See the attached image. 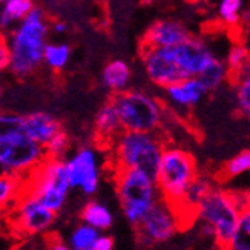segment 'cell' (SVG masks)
I'll list each match as a JSON object with an SVG mask.
<instances>
[{"label":"cell","instance_id":"1","mask_svg":"<svg viewBox=\"0 0 250 250\" xmlns=\"http://www.w3.org/2000/svg\"><path fill=\"white\" fill-rule=\"evenodd\" d=\"M49 23L45 13L34 8L9 32L8 46L11 52L9 72L25 79L43 63V52L48 45Z\"/></svg>","mask_w":250,"mask_h":250},{"label":"cell","instance_id":"2","mask_svg":"<svg viewBox=\"0 0 250 250\" xmlns=\"http://www.w3.org/2000/svg\"><path fill=\"white\" fill-rule=\"evenodd\" d=\"M165 147L166 143L158 134L123 130L111 145L112 166L141 172L155 181Z\"/></svg>","mask_w":250,"mask_h":250},{"label":"cell","instance_id":"3","mask_svg":"<svg viewBox=\"0 0 250 250\" xmlns=\"http://www.w3.org/2000/svg\"><path fill=\"white\" fill-rule=\"evenodd\" d=\"M240 216V209L230 189L213 188L195 209L193 221L201 224V233L210 238L220 249L229 243Z\"/></svg>","mask_w":250,"mask_h":250},{"label":"cell","instance_id":"4","mask_svg":"<svg viewBox=\"0 0 250 250\" xmlns=\"http://www.w3.org/2000/svg\"><path fill=\"white\" fill-rule=\"evenodd\" d=\"M111 102L120 118L123 130L127 132L158 134L165 123V104L145 91L127 89L112 95Z\"/></svg>","mask_w":250,"mask_h":250},{"label":"cell","instance_id":"5","mask_svg":"<svg viewBox=\"0 0 250 250\" xmlns=\"http://www.w3.org/2000/svg\"><path fill=\"white\" fill-rule=\"evenodd\" d=\"M197 177V160L190 152L180 146L166 145L155 180L160 197L178 208L190 183Z\"/></svg>","mask_w":250,"mask_h":250},{"label":"cell","instance_id":"6","mask_svg":"<svg viewBox=\"0 0 250 250\" xmlns=\"http://www.w3.org/2000/svg\"><path fill=\"white\" fill-rule=\"evenodd\" d=\"M114 180L125 218L137 227L161 200L157 183L145 173L127 169H115Z\"/></svg>","mask_w":250,"mask_h":250},{"label":"cell","instance_id":"7","mask_svg":"<svg viewBox=\"0 0 250 250\" xmlns=\"http://www.w3.org/2000/svg\"><path fill=\"white\" fill-rule=\"evenodd\" d=\"M71 184L63 160L48 158L23 184V192L34 197L46 209L57 213L66 204Z\"/></svg>","mask_w":250,"mask_h":250},{"label":"cell","instance_id":"8","mask_svg":"<svg viewBox=\"0 0 250 250\" xmlns=\"http://www.w3.org/2000/svg\"><path fill=\"white\" fill-rule=\"evenodd\" d=\"M46 160L45 147L23 132L0 141V172L19 178L23 184Z\"/></svg>","mask_w":250,"mask_h":250},{"label":"cell","instance_id":"9","mask_svg":"<svg viewBox=\"0 0 250 250\" xmlns=\"http://www.w3.org/2000/svg\"><path fill=\"white\" fill-rule=\"evenodd\" d=\"M184 224L177 206L160 200L135 229L137 238L143 247H154L170 241Z\"/></svg>","mask_w":250,"mask_h":250},{"label":"cell","instance_id":"10","mask_svg":"<svg viewBox=\"0 0 250 250\" xmlns=\"http://www.w3.org/2000/svg\"><path fill=\"white\" fill-rule=\"evenodd\" d=\"M71 189L80 190L84 197H92L100 184V161L95 149L82 146L64 161Z\"/></svg>","mask_w":250,"mask_h":250},{"label":"cell","instance_id":"11","mask_svg":"<svg viewBox=\"0 0 250 250\" xmlns=\"http://www.w3.org/2000/svg\"><path fill=\"white\" fill-rule=\"evenodd\" d=\"M141 62H143L147 79L161 89L186 80V75L178 68L170 48L141 46Z\"/></svg>","mask_w":250,"mask_h":250},{"label":"cell","instance_id":"12","mask_svg":"<svg viewBox=\"0 0 250 250\" xmlns=\"http://www.w3.org/2000/svg\"><path fill=\"white\" fill-rule=\"evenodd\" d=\"M11 220L14 226L23 233L39 235L46 232L56 221V213L46 209L40 201L28 193H21V197L11 209Z\"/></svg>","mask_w":250,"mask_h":250},{"label":"cell","instance_id":"13","mask_svg":"<svg viewBox=\"0 0 250 250\" xmlns=\"http://www.w3.org/2000/svg\"><path fill=\"white\" fill-rule=\"evenodd\" d=\"M172 56L186 79H197L198 75L216 59L210 46L201 37L190 36L186 42L173 46Z\"/></svg>","mask_w":250,"mask_h":250},{"label":"cell","instance_id":"14","mask_svg":"<svg viewBox=\"0 0 250 250\" xmlns=\"http://www.w3.org/2000/svg\"><path fill=\"white\" fill-rule=\"evenodd\" d=\"M190 37L189 29L181 21L172 19L155 20L143 36L141 46L147 48H173Z\"/></svg>","mask_w":250,"mask_h":250},{"label":"cell","instance_id":"15","mask_svg":"<svg viewBox=\"0 0 250 250\" xmlns=\"http://www.w3.org/2000/svg\"><path fill=\"white\" fill-rule=\"evenodd\" d=\"M208 94L198 79H186L165 89L167 103L181 112H189L198 106Z\"/></svg>","mask_w":250,"mask_h":250},{"label":"cell","instance_id":"16","mask_svg":"<svg viewBox=\"0 0 250 250\" xmlns=\"http://www.w3.org/2000/svg\"><path fill=\"white\" fill-rule=\"evenodd\" d=\"M62 129H63L62 123L49 112L36 111L28 115H23V127H21V132L43 147H45L52 140V137H56Z\"/></svg>","mask_w":250,"mask_h":250},{"label":"cell","instance_id":"17","mask_svg":"<svg viewBox=\"0 0 250 250\" xmlns=\"http://www.w3.org/2000/svg\"><path fill=\"white\" fill-rule=\"evenodd\" d=\"M215 188V183L212 178L206 177V175H200L195 178L189 189L184 193V197L178 206V210L183 216L184 220V224H190L193 221V213H195V209L198 208V204L206 198V195H208L212 189Z\"/></svg>","mask_w":250,"mask_h":250},{"label":"cell","instance_id":"18","mask_svg":"<svg viewBox=\"0 0 250 250\" xmlns=\"http://www.w3.org/2000/svg\"><path fill=\"white\" fill-rule=\"evenodd\" d=\"M94 130H95L97 140L103 141V143L109 146L114 143V140L123 132L120 118H118V114L111 100L106 102L99 109V112H97L95 120H94Z\"/></svg>","mask_w":250,"mask_h":250},{"label":"cell","instance_id":"19","mask_svg":"<svg viewBox=\"0 0 250 250\" xmlns=\"http://www.w3.org/2000/svg\"><path fill=\"white\" fill-rule=\"evenodd\" d=\"M130 79H132V71L123 60L109 62L102 72V83L107 91L112 92V95L127 91Z\"/></svg>","mask_w":250,"mask_h":250},{"label":"cell","instance_id":"20","mask_svg":"<svg viewBox=\"0 0 250 250\" xmlns=\"http://www.w3.org/2000/svg\"><path fill=\"white\" fill-rule=\"evenodd\" d=\"M80 216H82V223L94 227L95 230H99L102 233L107 229H111V226L114 224V215L111 209L106 204L97 200H91L86 203L83 206Z\"/></svg>","mask_w":250,"mask_h":250},{"label":"cell","instance_id":"21","mask_svg":"<svg viewBox=\"0 0 250 250\" xmlns=\"http://www.w3.org/2000/svg\"><path fill=\"white\" fill-rule=\"evenodd\" d=\"M32 9L31 0H8L0 11V32L13 31Z\"/></svg>","mask_w":250,"mask_h":250},{"label":"cell","instance_id":"22","mask_svg":"<svg viewBox=\"0 0 250 250\" xmlns=\"http://www.w3.org/2000/svg\"><path fill=\"white\" fill-rule=\"evenodd\" d=\"M197 79L204 86L206 91L213 92L216 89H220L221 86L230 79V72H229V68H227L226 62L216 57Z\"/></svg>","mask_w":250,"mask_h":250},{"label":"cell","instance_id":"23","mask_svg":"<svg viewBox=\"0 0 250 250\" xmlns=\"http://www.w3.org/2000/svg\"><path fill=\"white\" fill-rule=\"evenodd\" d=\"M23 193V181L0 172V212L11 210Z\"/></svg>","mask_w":250,"mask_h":250},{"label":"cell","instance_id":"24","mask_svg":"<svg viewBox=\"0 0 250 250\" xmlns=\"http://www.w3.org/2000/svg\"><path fill=\"white\" fill-rule=\"evenodd\" d=\"M221 250H250V206L240 212L230 240Z\"/></svg>","mask_w":250,"mask_h":250},{"label":"cell","instance_id":"25","mask_svg":"<svg viewBox=\"0 0 250 250\" xmlns=\"http://www.w3.org/2000/svg\"><path fill=\"white\" fill-rule=\"evenodd\" d=\"M224 62L227 68H229L230 79L235 82L236 79H240L241 75L250 71V51L241 43H235L229 49V52H227V57Z\"/></svg>","mask_w":250,"mask_h":250},{"label":"cell","instance_id":"26","mask_svg":"<svg viewBox=\"0 0 250 250\" xmlns=\"http://www.w3.org/2000/svg\"><path fill=\"white\" fill-rule=\"evenodd\" d=\"M102 232L95 230L94 227L88 224H79L77 227H74V230L69 235V247L71 250H92L97 240L100 238Z\"/></svg>","mask_w":250,"mask_h":250},{"label":"cell","instance_id":"27","mask_svg":"<svg viewBox=\"0 0 250 250\" xmlns=\"http://www.w3.org/2000/svg\"><path fill=\"white\" fill-rule=\"evenodd\" d=\"M71 59V48L66 43H49L43 52V63L54 71H62Z\"/></svg>","mask_w":250,"mask_h":250},{"label":"cell","instance_id":"28","mask_svg":"<svg viewBox=\"0 0 250 250\" xmlns=\"http://www.w3.org/2000/svg\"><path fill=\"white\" fill-rule=\"evenodd\" d=\"M250 173V149H244L233 155L230 160H227L223 166L221 177L227 180H233L241 175Z\"/></svg>","mask_w":250,"mask_h":250},{"label":"cell","instance_id":"29","mask_svg":"<svg viewBox=\"0 0 250 250\" xmlns=\"http://www.w3.org/2000/svg\"><path fill=\"white\" fill-rule=\"evenodd\" d=\"M243 5L244 0H220L218 17L227 26L240 25L243 19Z\"/></svg>","mask_w":250,"mask_h":250},{"label":"cell","instance_id":"30","mask_svg":"<svg viewBox=\"0 0 250 250\" xmlns=\"http://www.w3.org/2000/svg\"><path fill=\"white\" fill-rule=\"evenodd\" d=\"M235 99L238 112L250 118V71L235 80Z\"/></svg>","mask_w":250,"mask_h":250},{"label":"cell","instance_id":"31","mask_svg":"<svg viewBox=\"0 0 250 250\" xmlns=\"http://www.w3.org/2000/svg\"><path fill=\"white\" fill-rule=\"evenodd\" d=\"M21 127H23V115L0 111V141L11 135L20 134Z\"/></svg>","mask_w":250,"mask_h":250},{"label":"cell","instance_id":"32","mask_svg":"<svg viewBox=\"0 0 250 250\" xmlns=\"http://www.w3.org/2000/svg\"><path fill=\"white\" fill-rule=\"evenodd\" d=\"M69 146H71V140H69L68 134L62 129L60 132L56 137H52V140L45 146V152H46L48 158L63 160V157L68 154Z\"/></svg>","mask_w":250,"mask_h":250},{"label":"cell","instance_id":"33","mask_svg":"<svg viewBox=\"0 0 250 250\" xmlns=\"http://www.w3.org/2000/svg\"><path fill=\"white\" fill-rule=\"evenodd\" d=\"M9 63H11V52L8 46V40L0 34V72L9 71Z\"/></svg>","mask_w":250,"mask_h":250},{"label":"cell","instance_id":"34","mask_svg":"<svg viewBox=\"0 0 250 250\" xmlns=\"http://www.w3.org/2000/svg\"><path fill=\"white\" fill-rule=\"evenodd\" d=\"M92 250H114V240L112 236L106 235V233H102L100 238L97 240L95 246Z\"/></svg>","mask_w":250,"mask_h":250},{"label":"cell","instance_id":"35","mask_svg":"<svg viewBox=\"0 0 250 250\" xmlns=\"http://www.w3.org/2000/svg\"><path fill=\"white\" fill-rule=\"evenodd\" d=\"M46 250H71V247H69L68 243H64L62 240H52L48 244V249Z\"/></svg>","mask_w":250,"mask_h":250},{"label":"cell","instance_id":"36","mask_svg":"<svg viewBox=\"0 0 250 250\" xmlns=\"http://www.w3.org/2000/svg\"><path fill=\"white\" fill-rule=\"evenodd\" d=\"M51 29L56 32V34H63V32L66 31V25L62 23V21H56V23L51 25Z\"/></svg>","mask_w":250,"mask_h":250},{"label":"cell","instance_id":"37","mask_svg":"<svg viewBox=\"0 0 250 250\" xmlns=\"http://www.w3.org/2000/svg\"><path fill=\"white\" fill-rule=\"evenodd\" d=\"M3 212H0V244L5 241V236H3V232H5V224H3Z\"/></svg>","mask_w":250,"mask_h":250},{"label":"cell","instance_id":"38","mask_svg":"<svg viewBox=\"0 0 250 250\" xmlns=\"http://www.w3.org/2000/svg\"><path fill=\"white\" fill-rule=\"evenodd\" d=\"M157 2H160V0H141V3H145V5H154Z\"/></svg>","mask_w":250,"mask_h":250},{"label":"cell","instance_id":"39","mask_svg":"<svg viewBox=\"0 0 250 250\" xmlns=\"http://www.w3.org/2000/svg\"><path fill=\"white\" fill-rule=\"evenodd\" d=\"M3 88H2V86H0V104H2V102H3Z\"/></svg>","mask_w":250,"mask_h":250},{"label":"cell","instance_id":"40","mask_svg":"<svg viewBox=\"0 0 250 250\" xmlns=\"http://www.w3.org/2000/svg\"><path fill=\"white\" fill-rule=\"evenodd\" d=\"M183 2H186V3H190V5H195V3H198L200 0H183Z\"/></svg>","mask_w":250,"mask_h":250},{"label":"cell","instance_id":"41","mask_svg":"<svg viewBox=\"0 0 250 250\" xmlns=\"http://www.w3.org/2000/svg\"><path fill=\"white\" fill-rule=\"evenodd\" d=\"M6 2H8V0H0V3H3V5H5Z\"/></svg>","mask_w":250,"mask_h":250}]
</instances>
